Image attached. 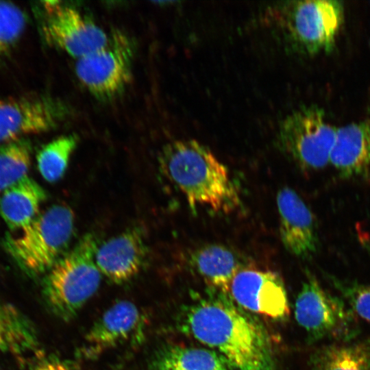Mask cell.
Listing matches in <instances>:
<instances>
[{
  "instance_id": "obj_2",
  "label": "cell",
  "mask_w": 370,
  "mask_h": 370,
  "mask_svg": "<svg viewBox=\"0 0 370 370\" xmlns=\"http://www.w3.org/2000/svg\"><path fill=\"white\" fill-rule=\"evenodd\" d=\"M163 173L195 209L205 206L229 212L238 206V191L227 167L205 145L195 140L166 144L160 153Z\"/></svg>"
},
{
  "instance_id": "obj_16",
  "label": "cell",
  "mask_w": 370,
  "mask_h": 370,
  "mask_svg": "<svg viewBox=\"0 0 370 370\" xmlns=\"http://www.w3.org/2000/svg\"><path fill=\"white\" fill-rule=\"evenodd\" d=\"M189 262L208 285L226 295H230L232 282L244 263L243 258L232 249L213 243L196 249Z\"/></svg>"
},
{
  "instance_id": "obj_8",
  "label": "cell",
  "mask_w": 370,
  "mask_h": 370,
  "mask_svg": "<svg viewBox=\"0 0 370 370\" xmlns=\"http://www.w3.org/2000/svg\"><path fill=\"white\" fill-rule=\"evenodd\" d=\"M134 47L119 29L108 34L102 48L77 59L75 75L95 97L110 99L121 93L130 82Z\"/></svg>"
},
{
  "instance_id": "obj_1",
  "label": "cell",
  "mask_w": 370,
  "mask_h": 370,
  "mask_svg": "<svg viewBox=\"0 0 370 370\" xmlns=\"http://www.w3.org/2000/svg\"><path fill=\"white\" fill-rule=\"evenodd\" d=\"M184 329L221 355L235 370H273L271 351L260 325L229 295L216 293L187 308Z\"/></svg>"
},
{
  "instance_id": "obj_23",
  "label": "cell",
  "mask_w": 370,
  "mask_h": 370,
  "mask_svg": "<svg viewBox=\"0 0 370 370\" xmlns=\"http://www.w3.org/2000/svg\"><path fill=\"white\" fill-rule=\"evenodd\" d=\"M27 17L15 3L0 1V56L7 53L24 33Z\"/></svg>"
},
{
  "instance_id": "obj_7",
  "label": "cell",
  "mask_w": 370,
  "mask_h": 370,
  "mask_svg": "<svg viewBox=\"0 0 370 370\" xmlns=\"http://www.w3.org/2000/svg\"><path fill=\"white\" fill-rule=\"evenodd\" d=\"M337 127L328 122L324 110L305 106L287 115L280 125V148L301 169L315 171L330 163Z\"/></svg>"
},
{
  "instance_id": "obj_11",
  "label": "cell",
  "mask_w": 370,
  "mask_h": 370,
  "mask_svg": "<svg viewBox=\"0 0 370 370\" xmlns=\"http://www.w3.org/2000/svg\"><path fill=\"white\" fill-rule=\"evenodd\" d=\"M230 295L244 308L270 318L283 319L290 313L284 282L273 271L242 269L232 282Z\"/></svg>"
},
{
  "instance_id": "obj_21",
  "label": "cell",
  "mask_w": 370,
  "mask_h": 370,
  "mask_svg": "<svg viewBox=\"0 0 370 370\" xmlns=\"http://www.w3.org/2000/svg\"><path fill=\"white\" fill-rule=\"evenodd\" d=\"M77 143L75 135H65L48 143L39 150L36 156L37 167L44 180L53 183L62 177Z\"/></svg>"
},
{
  "instance_id": "obj_9",
  "label": "cell",
  "mask_w": 370,
  "mask_h": 370,
  "mask_svg": "<svg viewBox=\"0 0 370 370\" xmlns=\"http://www.w3.org/2000/svg\"><path fill=\"white\" fill-rule=\"evenodd\" d=\"M42 32L46 42L79 59L104 47L108 34L75 8L61 1L42 2Z\"/></svg>"
},
{
  "instance_id": "obj_25",
  "label": "cell",
  "mask_w": 370,
  "mask_h": 370,
  "mask_svg": "<svg viewBox=\"0 0 370 370\" xmlns=\"http://www.w3.org/2000/svg\"><path fill=\"white\" fill-rule=\"evenodd\" d=\"M35 370H71V369L62 360L51 359L42 362Z\"/></svg>"
},
{
  "instance_id": "obj_12",
  "label": "cell",
  "mask_w": 370,
  "mask_h": 370,
  "mask_svg": "<svg viewBox=\"0 0 370 370\" xmlns=\"http://www.w3.org/2000/svg\"><path fill=\"white\" fill-rule=\"evenodd\" d=\"M145 317L130 301H119L96 321L85 335L82 353L86 357L97 356L105 351L140 340Z\"/></svg>"
},
{
  "instance_id": "obj_17",
  "label": "cell",
  "mask_w": 370,
  "mask_h": 370,
  "mask_svg": "<svg viewBox=\"0 0 370 370\" xmlns=\"http://www.w3.org/2000/svg\"><path fill=\"white\" fill-rule=\"evenodd\" d=\"M46 197L42 187L26 176L3 190L0 197V215L10 229L21 230L39 214Z\"/></svg>"
},
{
  "instance_id": "obj_26",
  "label": "cell",
  "mask_w": 370,
  "mask_h": 370,
  "mask_svg": "<svg viewBox=\"0 0 370 370\" xmlns=\"http://www.w3.org/2000/svg\"><path fill=\"white\" fill-rule=\"evenodd\" d=\"M358 237L361 245L370 256V234L367 232L358 231Z\"/></svg>"
},
{
  "instance_id": "obj_15",
  "label": "cell",
  "mask_w": 370,
  "mask_h": 370,
  "mask_svg": "<svg viewBox=\"0 0 370 370\" xmlns=\"http://www.w3.org/2000/svg\"><path fill=\"white\" fill-rule=\"evenodd\" d=\"M330 163L343 179L370 180V123L337 127Z\"/></svg>"
},
{
  "instance_id": "obj_18",
  "label": "cell",
  "mask_w": 370,
  "mask_h": 370,
  "mask_svg": "<svg viewBox=\"0 0 370 370\" xmlns=\"http://www.w3.org/2000/svg\"><path fill=\"white\" fill-rule=\"evenodd\" d=\"M151 370H233L227 361L211 349L167 345L156 352Z\"/></svg>"
},
{
  "instance_id": "obj_19",
  "label": "cell",
  "mask_w": 370,
  "mask_h": 370,
  "mask_svg": "<svg viewBox=\"0 0 370 370\" xmlns=\"http://www.w3.org/2000/svg\"><path fill=\"white\" fill-rule=\"evenodd\" d=\"M308 363L310 370H370V338L317 347Z\"/></svg>"
},
{
  "instance_id": "obj_6",
  "label": "cell",
  "mask_w": 370,
  "mask_h": 370,
  "mask_svg": "<svg viewBox=\"0 0 370 370\" xmlns=\"http://www.w3.org/2000/svg\"><path fill=\"white\" fill-rule=\"evenodd\" d=\"M295 317L309 343H347L360 332L357 316L344 299L325 290L309 272L295 300Z\"/></svg>"
},
{
  "instance_id": "obj_14",
  "label": "cell",
  "mask_w": 370,
  "mask_h": 370,
  "mask_svg": "<svg viewBox=\"0 0 370 370\" xmlns=\"http://www.w3.org/2000/svg\"><path fill=\"white\" fill-rule=\"evenodd\" d=\"M147 254L142 230L132 227L99 245L95 261L101 274L114 283L121 284L140 272Z\"/></svg>"
},
{
  "instance_id": "obj_13",
  "label": "cell",
  "mask_w": 370,
  "mask_h": 370,
  "mask_svg": "<svg viewBox=\"0 0 370 370\" xmlns=\"http://www.w3.org/2000/svg\"><path fill=\"white\" fill-rule=\"evenodd\" d=\"M276 203L279 233L284 248L297 258L312 257L318 251L319 238L317 221L310 208L289 187L279 190Z\"/></svg>"
},
{
  "instance_id": "obj_20",
  "label": "cell",
  "mask_w": 370,
  "mask_h": 370,
  "mask_svg": "<svg viewBox=\"0 0 370 370\" xmlns=\"http://www.w3.org/2000/svg\"><path fill=\"white\" fill-rule=\"evenodd\" d=\"M30 320L13 305L0 301V352L25 354L38 346Z\"/></svg>"
},
{
  "instance_id": "obj_4",
  "label": "cell",
  "mask_w": 370,
  "mask_h": 370,
  "mask_svg": "<svg viewBox=\"0 0 370 370\" xmlns=\"http://www.w3.org/2000/svg\"><path fill=\"white\" fill-rule=\"evenodd\" d=\"M275 24L293 51L304 55L330 53L344 19L336 0L289 1L272 11Z\"/></svg>"
},
{
  "instance_id": "obj_10",
  "label": "cell",
  "mask_w": 370,
  "mask_h": 370,
  "mask_svg": "<svg viewBox=\"0 0 370 370\" xmlns=\"http://www.w3.org/2000/svg\"><path fill=\"white\" fill-rule=\"evenodd\" d=\"M63 111L58 102L48 97L0 98V145L53 129Z\"/></svg>"
},
{
  "instance_id": "obj_3",
  "label": "cell",
  "mask_w": 370,
  "mask_h": 370,
  "mask_svg": "<svg viewBox=\"0 0 370 370\" xmlns=\"http://www.w3.org/2000/svg\"><path fill=\"white\" fill-rule=\"evenodd\" d=\"M98 247L96 236L86 234L47 271L44 296L62 321L73 319L99 287L101 273L95 261Z\"/></svg>"
},
{
  "instance_id": "obj_22",
  "label": "cell",
  "mask_w": 370,
  "mask_h": 370,
  "mask_svg": "<svg viewBox=\"0 0 370 370\" xmlns=\"http://www.w3.org/2000/svg\"><path fill=\"white\" fill-rule=\"evenodd\" d=\"M31 147L24 138L0 145V191L27 176Z\"/></svg>"
},
{
  "instance_id": "obj_24",
  "label": "cell",
  "mask_w": 370,
  "mask_h": 370,
  "mask_svg": "<svg viewBox=\"0 0 370 370\" xmlns=\"http://www.w3.org/2000/svg\"><path fill=\"white\" fill-rule=\"evenodd\" d=\"M325 275L354 313L370 323V285L340 278L327 273Z\"/></svg>"
},
{
  "instance_id": "obj_5",
  "label": "cell",
  "mask_w": 370,
  "mask_h": 370,
  "mask_svg": "<svg viewBox=\"0 0 370 370\" xmlns=\"http://www.w3.org/2000/svg\"><path fill=\"white\" fill-rule=\"evenodd\" d=\"M75 215L68 206L56 204L38 214L14 236L4 240L5 249L28 273L48 271L63 255L74 230Z\"/></svg>"
}]
</instances>
